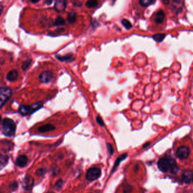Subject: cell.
<instances>
[{
	"mask_svg": "<svg viewBox=\"0 0 193 193\" xmlns=\"http://www.w3.org/2000/svg\"><path fill=\"white\" fill-rule=\"evenodd\" d=\"M16 124L13 120L5 118L1 124V131L4 135L10 137L14 135L16 131Z\"/></svg>",
	"mask_w": 193,
	"mask_h": 193,
	"instance_id": "1",
	"label": "cell"
},
{
	"mask_svg": "<svg viewBox=\"0 0 193 193\" xmlns=\"http://www.w3.org/2000/svg\"><path fill=\"white\" fill-rule=\"evenodd\" d=\"M42 106H43L42 102H38L31 106L22 105L20 106L18 112L21 115L27 116L38 111L40 108H41Z\"/></svg>",
	"mask_w": 193,
	"mask_h": 193,
	"instance_id": "2",
	"label": "cell"
},
{
	"mask_svg": "<svg viewBox=\"0 0 193 193\" xmlns=\"http://www.w3.org/2000/svg\"><path fill=\"white\" fill-rule=\"evenodd\" d=\"M12 95V90L8 87H1L0 88V104L1 108L6 103Z\"/></svg>",
	"mask_w": 193,
	"mask_h": 193,
	"instance_id": "3",
	"label": "cell"
},
{
	"mask_svg": "<svg viewBox=\"0 0 193 193\" xmlns=\"http://www.w3.org/2000/svg\"><path fill=\"white\" fill-rule=\"evenodd\" d=\"M102 174L101 169L97 167H93L87 170L86 177L90 181H95L99 179Z\"/></svg>",
	"mask_w": 193,
	"mask_h": 193,
	"instance_id": "4",
	"label": "cell"
},
{
	"mask_svg": "<svg viewBox=\"0 0 193 193\" xmlns=\"http://www.w3.org/2000/svg\"><path fill=\"white\" fill-rule=\"evenodd\" d=\"M53 78V72L48 70L41 72L39 76L40 82L43 83H49L52 81Z\"/></svg>",
	"mask_w": 193,
	"mask_h": 193,
	"instance_id": "5",
	"label": "cell"
},
{
	"mask_svg": "<svg viewBox=\"0 0 193 193\" xmlns=\"http://www.w3.org/2000/svg\"><path fill=\"white\" fill-rule=\"evenodd\" d=\"M190 154V150L186 146H181L176 151V155L180 159L183 160L188 158Z\"/></svg>",
	"mask_w": 193,
	"mask_h": 193,
	"instance_id": "6",
	"label": "cell"
},
{
	"mask_svg": "<svg viewBox=\"0 0 193 193\" xmlns=\"http://www.w3.org/2000/svg\"><path fill=\"white\" fill-rule=\"evenodd\" d=\"M158 166L161 172L164 173L168 172V170H170V167L169 159L165 158L160 159L158 163Z\"/></svg>",
	"mask_w": 193,
	"mask_h": 193,
	"instance_id": "7",
	"label": "cell"
},
{
	"mask_svg": "<svg viewBox=\"0 0 193 193\" xmlns=\"http://www.w3.org/2000/svg\"><path fill=\"white\" fill-rule=\"evenodd\" d=\"M34 179L30 176H26L22 182V188L26 190H29L34 185Z\"/></svg>",
	"mask_w": 193,
	"mask_h": 193,
	"instance_id": "8",
	"label": "cell"
},
{
	"mask_svg": "<svg viewBox=\"0 0 193 193\" xmlns=\"http://www.w3.org/2000/svg\"><path fill=\"white\" fill-rule=\"evenodd\" d=\"M165 18V14L164 11L159 10L156 11L154 17V22L156 24H162Z\"/></svg>",
	"mask_w": 193,
	"mask_h": 193,
	"instance_id": "9",
	"label": "cell"
},
{
	"mask_svg": "<svg viewBox=\"0 0 193 193\" xmlns=\"http://www.w3.org/2000/svg\"><path fill=\"white\" fill-rule=\"evenodd\" d=\"M67 6V2L65 1H57L54 6V9L57 12H63L65 10Z\"/></svg>",
	"mask_w": 193,
	"mask_h": 193,
	"instance_id": "10",
	"label": "cell"
},
{
	"mask_svg": "<svg viewBox=\"0 0 193 193\" xmlns=\"http://www.w3.org/2000/svg\"><path fill=\"white\" fill-rule=\"evenodd\" d=\"M28 162V158L25 155H20L16 159L15 164L19 167H24Z\"/></svg>",
	"mask_w": 193,
	"mask_h": 193,
	"instance_id": "11",
	"label": "cell"
},
{
	"mask_svg": "<svg viewBox=\"0 0 193 193\" xmlns=\"http://www.w3.org/2000/svg\"><path fill=\"white\" fill-rule=\"evenodd\" d=\"M18 72L16 70H12L8 73L6 75V79L9 82H14L18 79Z\"/></svg>",
	"mask_w": 193,
	"mask_h": 193,
	"instance_id": "12",
	"label": "cell"
},
{
	"mask_svg": "<svg viewBox=\"0 0 193 193\" xmlns=\"http://www.w3.org/2000/svg\"><path fill=\"white\" fill-rule=\"evenodd\" d=\"M193 174L191 171H186L182 176V181L185 183H189L193 179Z\"/></svg>",
	"mask_w": 193,
	"mask_h": 193,
	"instance_id": "13",
	"label": "cell"
},
{
	"mask_svg": "<svg viewBox=\"0 0 193 193\" xmlns=\"http://www.w3.org/2000/svg\"><path fill=\"white\" fill-rule=\"evenodd\" d=\"M56 129L55 126L52 124H47L45 125L41 126L38 128V131L40 133H46L50 131L54 130Z\"/></svg>",
	"mask_w": 193,
	"mask_h": 193,
	"instance_id": "14",
	"label": "cell"
},
{
	"mask_svg": "<svg viewBox=\"0 0 193 193\" xmlns=\"http://www.w3.org/2000/svg\"><path fill=\"white\" fill-rule=\"evenodd\" d=\"M170 161V170L171 171V172L172 173H176L177 171H178V169H179V168L177 165V164L175 161L174 160L172 159V158H170V159H168Z\"/></svg>",
	"mask_w": 193,
	"mask_h": 193,
	"instance_id": "15",
	"label": "cell"
},
{
	"mask_svg": "<svg viewBox=\"0 0 193 193\" xmlns=\"http://www.w3.org/2000/svg\"><path fill=\"white\" fill-rule=\"evenodd\" d=\"M67 20L70 23H74L77 20V14L75 11H72L68 13Z\"/></svg>",
	"mask_w": 193,
	"mask_h": 193,
	"instance_id": "16",
	"label": "cell"
},
{
	"mask_svg": "<svg viewBox=\"0 0 193 193\" xmlns=\"http://www.w3.org/2000/svg\"><path fill=\"white\" fill-rule=\"evenodd\" d=\"M56 57L61 61H70L72 60V54H68L65 56H60V55H56Z\"/></svg>",
	"mask_w": 193,
	"mask_h": 193,
	"instance_id": "17",
	"label": "cell"
},
{
	"mask_svg": "<svg viewBox=\"0 0 193 193\" xmlns=\"http://www.w3.org/2000/svg\"><path fill=\"white\" fill-rule=\"evenodd\" d=\"M155 2H156L155 1H151V0H141L139 2V3L141 6L146 8L150 5L154 4Z\"/></svg>",
	"mask_w": 193,
	"mask_h": 193,
	"instance_id": "18",
	"label": "cell"
},
{
	"mask_svg": "<svg viewBox=\"0 0 193 193\" xmlns=\"http://www.w3.org/2000/svg\"><path fill=\"white\" fill-rule=\"evenodd\" d=\"M65 20L63 18L61 17H57V18L55 20L54 25L56 26H63L65 24Z\"/></svg>",
	"mask_w": 193,
	"mask_h": 193,
	"instance_id": "19",
	"label": "cell"
},
{
	"mask_svg": "<svg viewBox=\"0 0 193 193\" xmlns=\"http://www.w3.org/2000/svg\"><path fill=\"white\" fill-rule=\"evenodd\" d=\"M31 62H32V59H28L22 63V70L24 71L27 70L29 68V66L31 65Z\"/></svg>",
	"mask_w": 193,
	"mask_h": 193,
	"instance_id": "20",
	"label": "cell"
},
{
	"mask_svg": "<svg viewBox=\"0 0 193 193\" xmlns=\"http://www.w3.org/2000/svg\"><path fill=\"white\" fill-rule=\"evenodd\" d=\"M165 36V34H156L153 36V39H154L157 42H161L164 40Z\"/></svg>",
	"mask_w": 193,
	"mask_h": 193,
	"instance_id": "21",
	"label": "cell"
},
{
	"mask_svg": "<svg viewBox=\"0 0 193 193\" xmlns=\"http://www.w3.org/2000/svg\"><path fill=\"white\" fill-rule=\"evenodd\" d=\"M126 156H127V154L122 155L120 156V157L117 159V160L116 161V163H115V165H114V167H113V171H114V170H115V169H116V167H117L119 165V164L120 163V162H121V161H122L123 160H124L126 158Z\"/></svg>",
	"mask_w": 193,
	"mask_h": 193,
	"instance_id": "22",
	"label": "cell"
},
{
	"mask_svg": "<svg viewBox=\"0 0 193 193\" xmlns=\"http://www.w3.org/2000/svg\"><path fill=\"white\" fill-rule=\"evenodd\" d=\"M98 5V1H87L86 2V5L87 8H95L96 7L97 5Z\"/></svg>",
	"mask_w": 193,
	"mask_h": 193,
	"instance_id": "23",
	"label": "cell"
},
{
	"mask_svg": "<svg viewBox=\"0 0 193 193\" xmlns=\"http://www.w3.org/2000/svg\"><path fill=\"white\" fill-rule=\"evenodd\" d=\"M121 23L127 29H130L132 27V24L130 22V21H129L127 20L124 19V20H122Z\"/></svg>",
	"mask_w": 193,
	"mask_h": 193,
	"instance_id": "24",
	"label": "cell"
},
{
	"mask_svg": "<svg viewBox=\"0 0 193 193\" xmlns=\"http://www.w3.org/2000/svg\"><path fill=\"white\" fill-rule=\"evenodd\" d=\"M8 159L9 158L6 156H4L2 155H1V168L5 166V165L8 163Z\"/></svg>",
	"mask_w": 193,
	"mask_h": 193,
	"instance_id": "25",
	"label": "cell"
},
{
	"mask_svg": "<svg viewBox=\"0 0 193 193\" xmlns=\"http://www.w3.org/2000/svg\"><path fill=\"white\" fill-rule=\"evenodd\" d=\"M46 173V169L45 168H40V169H38L36 172V173L38 176H43L44 174H45Z\"/></svg>",
	"mask_w": 193,
	"mask_h": 193,
	"instance_id": "26",
	"label": "cell"
},
{
	"mask_svg": "<svg viewBox=\"0 0 193 193\" xmlns=\"http://www.w3.org/2000/svg\"><path fill=\"white\" fill-rule=\"evenodd\" d=\"M96 120L97 122L98 123L99 125H100L102 126H104V122H103V119H102L101 117L97 116L96 118Z\"/></svg>",
	"mask_w": 193,
	"mask_h": 193,
	"instance_id": "27",
	"label": "cell"
},
{
	"mask_svg": "<svg viewBox=\"0 0 193 193\" xmlns=\"http://www.w3.org/2000/svg\"><path fill=\"white\" fill-rule=\"evenodd\" d=\"M107 149H108V152H109V153L110 154V155L113 154L114 150H113V147H112L111 144H110V143H108L107 144Z\"/></svg>",
	"mask_w": 193,
	"mask_h": 193,
	"instance_id": "28",
	"label": "cell"
},
{
	"mask_svg": "<svg viewBox=\"0 0 193 193\" xmlns=\"http://www.w3.org/2000/svg\"><path fill=\"white\" fill-rule=\"evenodd\" d=\"M132 190V188L130 186H127L124 188V193H130Z\"/></svg>",
	"mask_w": 193,
	"mask_h": 193,
	"instance_id": "29",
	"label": "cell"
},
{
	"mask_svg": "<svg viewBox=\"0 0 193 193\" xmlns=\"http://www.w3.org/2000/svg\"><path fill=\"white\" fill-rule=\"evenodd\" d=\"M17 186H18V184H17V182H14V183H13L12 185H11V188H14V189L17 188Z\"/></svg>",
	"mask_w": 193,
	"mask_h": 193,
	"instance_id": "30",
	"label": "cell"
},
{
	"mask_svg": "<svg viewBox=\"0 0 193 193\" xmlns=\"http://www.w3.org/2000/svg\"><path fill=\"white\" fill-rule=\"evenodd\" d=\"M39 0H36V1H34V0H30V2H31V3H33V4H36V3H38V2H39Z\"/></svg>",
	"mask_w": 193,
	"mask_h": 193,
	"instance_id": "31",
	"label": "cell"
},
{
	"mask_svg": "<svg viewBox=\"0 0 193 193\" xmlns=\"http://www.w3.org/2000/svg\"><path fill=\"white\" fill-rule=\"evenodd\" d=\"M45 3H46L47 5H50L52 3V1H47L45 2Z\"/></svg>",
	"mask_w": 193,
	"mask_h": 193,
	"instance_id": "32",
	"label": "cell"
},
{
	"mask_svg": "<svg viewBox=\"0 0 193 193\" xmlns=\"http://www.w3.org/2000/svg\"><path fill=\"white\" fill-rule=\"evenodd\" d=\"M2 10H3V7H2V5H1V13H0L1 14L2 13Z\"/></svg>",
	"mask_w": 193,
	"mask_h": 193,
	"instance_id": "33",
	"label": "cell"
},
{
	"mask_svg": "<svg viewBox=\"0 0 193 193\" xmlns=\"http://www.w3.org/2000/svg\"><path fill=\"white\" fill-rule=\"evenodd\" d=\"M149 145V143H146V145H145V146H143V147H144V148H145V147H146V146H148Z\"/></svg>",
	"mask_w": 193,
	"mask_h": 193,
	"instance_id": "34",
	"label": "cell"
},
{
	"mask_svg": "<svg viewBox=\"0 0 193 193\" xmlns=\"http://www.w3.org/2000/svg\"><path fill=\"white\" fill-rule=\"evenodd\" d=\"M192 180H193V179H192Z\"/></svg>",
	"mask_w": 193,
	"mask_h": 193,
	"instance_id": "35",
	"label": "cell"
},
{
	"mask_svg": "<svg viewBox=\"0 0 193 193\" xmlns=\"http://www.w3.org/2000/svg\"></svg>",
	"mask_w": 193,
	"mask_h": 193,
	"instance_id": "36",
	"label": "cell"
}]
</instances>
